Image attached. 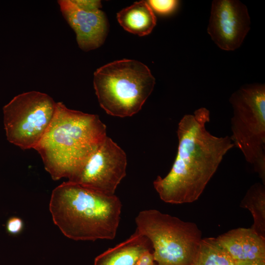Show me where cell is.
<instances>
[{
	"label": "cell",
	"mask_w": 265,
	"mask_h": 265,
	"mask_svg": "<svg viewBox=\"0 0 265 265\" xmlns=\"http://www.w3.org/2000/svg\"><path fill=\"white\" fill-rule=\"evenodd\" d=\"M235 265H265V259L252 261H235Z\"/></svg>",
	"instance_id": "cell-20"
},
{
	"label": "cell",
	"mask_w": 265,
	"mask_h": 265,
	"mask_svg": "<svg viewBox=\"0 0 265 265\" xmlns=\"http://www.w3.org/2000/svg\"><path fill=\"white\" fill-rule=\"evenodd\" d=\"M57 2L63 16L76 33L80 49L87 52L103 44L108 33V24L102 10H82L72 0H60Z\"/></svg>",
	"instance_id": "cell-10"
},
{
	"label": "cell",
	"mask_w": 265,
	"mask_h": 265,
	"mask_svg": "<svg viewBox=\"0 0 265 265\" xmlns=\"http://www.w3.org/2000/svg\"><path fill=\"white\" fill-rule=\"evenodd\" d=\"M240 206L251 213L254 223L251 227L265 238V187L261 183L253 184L247 190Z\"/></svg>",
	"instance_id": "cell-14"
},
{
	"label": "cell",
	"mask_w": 265,
	"mask_h": 265,
	"mask_svg": "<svg viewBox=\"0 0 265 265\" xmlns=\"http://www.w3.org/2000/svg\"><path fill=\"white\" fill-rule=\"evenodd\" d=\"M155 263L153 251L147 250L139 257L134 265H154Z\"/></svg>",
	"instance_id": "cell-19"
},
{
	"label": "cell",
	"mask_w": 265,
	"mask_h": 265,
	"mask_svg": "<svg viewBox=\"0 0 265 265\" xmlns=\"http://www.w3.org/2000/svg\"><path fill=\"white\" fill-rule=\"evenodd\" d=\"M117 19L125 30L139 36L149 34L157 23L154 11L145 0L123 9L117 13Z\"/></svg>",
	"instance_id": "cell-13"
},
{
	"label": "cell",
	"mask_w": 265,
	"mask_h": 265,
	"mask_svg": "<svg viewBox=\"0 0 265 265\" xmlns=\"http://www.w3.org/2000/svg\"><path fill=\"white\" fill-rule=\"evenodd\" d=\"M216 238L234 261L265 259V238L251 228L234 229Z\"/></svg>",
	"instance_id": "cell-11"
},
{
	"label": "cell",
	"mask_w": 265,
	"mask_h": 265,
	"mask_svg": "<svg viewBox=\"0 0 265 265\" xmlns=\"http://www.w3.org/2000/svg\"><path fill=\"white\" fill-rule=\"evenodd\" d=\"M136 230L151 241L157 265H192L201 240L196 224L157 210L141 211Z\"/></svg>",
	"instance_id": "cell-5"
},
{
	"label": "cell",
	"mask_w": 265,
	"mask_h": 265,
	"mask_svg": "<svg viewBox=\"0 0 265 265\" xmlns=\"http://www.w3.org/2000/svg\"><path fill=\"white\" fill-rule=\"evenodd\" d=\"M80 9L88 11H95L101 9L102 7L100 0H72Z\"/></svg>",
	"instance_id": "cell-17"
},
{
	"label": "cell",
	"mask_w": 265,
	"mask_h": 265,
	"mask_svg": "<svg viewBox=\"0 0 265 265\" xmlns=\"http://www.w3.org/2000/svg\"><path fill=\"white\" fill-rule=\"evenodd\" d=\"M127 165L125 151L107 136L69 181L105 195H113L126 176Z\"/></svg>",
	"instance_id": "cell-8"
},
{
	"label": "cell",
	"mask_w": 265,
	"mask_h": 265,
	"mask_svg": "<svg viewBox=\"0 0 265 265\" xmlns=\"http://www.w3.org/2000/svg\"><path fill=\"white\" fill-rule=\"evenodd\" d=\"M122 206L115 194L105 195L68 181L53 190L49 209L64 236L94 241L115 238Z\"/></svg>",
	"instance_id": "cell-3"
},
{
	"label": "cell",
	"mask_w": 265,
	"mask_h": 265,
	"mask_svg": "<svg viewBox=\"0 0 265 265\" xmlns=\"http://www.w3.org/2000/svg\"><path fill=\"white\" fill-rule=\"evenodd\" d=\"M23 220L17 217H12L9 219L6 224L7 231L11 235L19 234L23 228Z\"/></svg>",
	"instance_id": "cell-18"
},
{
	"label": "cell",
	"mask_w": 265,
	"mask_h": 265,
	"mask_svg": "<svg viewBox=\"0 0 265 265\" xmlns=\"http://www.w3.org/2000/svg\"><path fill=\"white\" fill-rule=\"evenodd\" d=\"M155 79L149 68L137 60H115L97 69L93 86L101 107L112 116L137 113L152 93Z\"/></svg>",
	"instance_id": "cell-4"
},
{
	"label": "cell",
	"mask_w": 265,
	"mask_h": 265,
	"mask_svg": "<svg viewBox=\"0 0 265 265\" xmlns=\"http://www.w3.org/2000/svg\"><path fill=\"white\" fill-rule=\"evenodd\" d=\"M192 265H235V261L214 238H202Z\"/></svg>",
	"instance_id": "cell-15"
},
{
	"label": "cell",
	"mask_w": 265,
	"mask_h": 265,
	"mask_svg": "<svg viewBox=\"0 0 265 265\" xmlns=\"http://www.w3.org/2000/svg\"><path fill=\"white\" fill-rule=\"evenodd\" d=\"M154 265H157V263H156Z\"/></svg>",
	"instance_id": "cell-21"
},
{
	"label": "cell",
	"mask_w": 265,
	"mask_h": 265,
	"mask_svg": "<svg viewBox=\"0 0 265 265\" xmlns=\"http://www.w3.org/2000/svg\"><path fill=\"white\" fill-rule=\"evenodd\" d=\"M147 2L153 11L160 14L171 12L178 3L175 0H149Z\"/></svg>",
	"instance_id": "cell-16"
},
{
	"label": "cell",
	"mask_w": 265,
	"mask_h": 265,
	"mask_svg": "<svg viewBox=\"0 0 265 265\" xmlns=\"http://www.w3.org/2000/svg\"><path fill=\"white\" fill-rule=\"evenodd\" d=\"M229 101L233 109L230 138L265 185V85H243L232 94Z\"/></svg>",
	"instance_id": "cell-6"
},
{
	"label": "cell",
	"mask_w": 265,
	"mask_h": 265,
	"mask_svg": "<svg viewBox=\"0 0 265 265\" xmlns=\"http://www.w3.org/2000/svg\"><path fill=\"white\" fill-rule=\"evenodd\" d=\"M106 136V126L98 115L57 102L49 127L34 149L53 180H70Z\"/></svg>",
	"instance_id": "cell-2"
},
{
	"label": "cell",
	"mask_w": 265,
	"mask_h": 265,
	"mask_svg": "<svg viewBox=\"0 0 265 265\" xmlns=\"http://www.w3.org/2000/svg\"><path fill=\"white\" fill-rule=\"evenodd\" d=\"M147 250L153 251L150 240L136 230L127 239L98 256L94 265H134Z\"/></svg>",
	"instance_id": "cell-12"
},
{
	"label": "cell",
	"mask_w": 265,
	"mask_h": 265,
	"mask_svg": "<svg viewBox=\"0 0 265 265\" xmlns=\"http://www.w3.org/2000/svg\"><path fill=\"white\" fill-rule=\"evenodd\" d=\"M210 120V111L205 107L180 120L178 151L172 168L164 177L159 176L153 182L164 202L179 204L197 200L224 156L234 146L230 136H216L207 130Z\"/></svg>",
	"instance_id": "cell-1"
},
{
	"label": "cell",
	"mask_w": 265,
	"mask_h": 265,
	"mask_svg": "<svg viewBox=\"0 0 265 265\" xmlns=\"http://www.w3.org/2000/svg\"><path fill=\"white\" fill-rule=\"evenodd\" d=\"M246 6L237 0H214L212 4L208 32L221 49L238 48L250 28Z\"/></svg>",
	"instance_id": "cell-9"
},
{
	"label": "cell",
	"mask_w": 265,
	"mask_h": 265,
	"mask_svg": "<svg viewBox=\"0 0 265 265\" xmlns=\"http://www.w3.org/2000/svg\"><path fill=\"white\" fill-rule=\"evenodd\" d=\"M56 106L51 96L38 91L14 97L3 107L7 140L23 149H34L49 127Z\"/></svg>",
	"instance_id": "cell-7"
}]
</instances>
